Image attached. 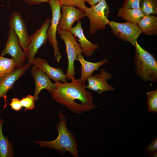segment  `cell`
Wrapping results in <instances>:
<instances>
[{
  "label": "cell",
  "mask_w": 157,
  "mask_h": 157,
  "mask_svg": "<svg viewBox=\"0 0 157 157\" xmlns=\"http://www.w3.org/2000/svg\"><path fill=\"white\" fill-rule=\"evenodd\" d=\"M70 83L56 81V88L48 91L56 102L65 106L71 112L83 114L89 112L98 106L94 105L92 93L86 90V86L74 76L71 77Z\"/></svg>",
  "instance_id": "6da1fadb"
},
{
  "label": "cell",
  "mask_w": 157,
  "mask_h": 157,
  "mask_svg": "<svg viewBox=\"0 0 157 157\" xmlns=\"http://www.w3.org/2000/svg\"><path fill=\"white\" fill-rule=\"evenodd\" d=\"M59 122L55 127L58 133L56 139L51 141L34 140L33 142L41 147L53 149L61 155L67 151L74 157H79L77 148L78 142L74 134L67 129L66 118L61 111H59Z\"/></svg>",
  "instance_id": "7a4b0ae2"
},
{
  "label": "cell",
  "mask_w": 157,
  "mask_h": 157,
  "mask_svg": "<svg viewBox=\"0 0 157 157\" xmlns=\"http://www.w3.org/2000/svg\"><path fill=\"white\" fill-rule=\"evenodd\" d=\"M134 61L137 75L145 82L157 81V61L147 50L135 42Z\"/></svg>",
  "instance_id": "3957f363"
},
{
  "label": "cell",
  "mask_w": 157,
  "mask_h": 157,
  "mask_svg": "<svg viewBox=\"0 0 157 157\" xmlns=\"http://www.w3.org/2000/svg\"><path fill=\"white\" fill-rule=\"evenodd\" d=\"M84 11L85 16L90 21V34H94L99 30L105 29L108 24L110 8L106 0H101L90 8L87 7Z\"/></svg>",
  "instance_id": "277c9868"
},
{
  "label": "cell",
  "mask_w": 157,
  "mask_h": 157,
  "mask_svg": "<svg viewBox=\"0 0 157 157\" xmlns=\"http://www.w3.org/2000/svg\"><path fill=\"white\" fill-rule=\"evenodd\" d=\"M57 32L60 35L66 46V50L68 60V66L66 75L67 80H70L74 76V62L78 56L82 53V49L72 33L68 30L57 29Z\"/></svg>",
  "instance_id": "5b68a950"
},
{
  "label": "cell",
  "mask_w": 157,
  "mask_h": 157,
  "mask_svg": "<svg viewBox=\"0 0 157 157\" xmlns=\"http://www.w3.org/2000/svg\"><path fill=\"white\" fill-rule=\"evenodd\" d=\"M108 25L114 35L120 40L129 42L134 46L138 37L142 33L137 24L129 22L120 23L110 21Z\"/></svg>",
  "instance_id": "8992f818"
},
{
  "label": "cell",
  "mask_w": 157,
  "mask_h": 157,
  "mask_svg": "<svg viewBox=\"0 0 157 157\" xmlns=\"http://www.w3.org/2000/svg\"><path fill=\"white\" fill-rule=\"evenodd\" d=\"M49 3L51 8L52 15L51 25L47 31V39L53 48L55 58L57 63H58L61 56L56 40V33L58 25L61 16L60 9L62 5L60 0H52Z\"/></svg>",
  "instance_id": "52a82bcc"
},
{
  "label": "cell",
  "mask_w": 157,
  "mask_h": 157,
  "mask_svg": "<svg viewBox=\"0 0 157 157\" xmlns=\"http://www.w3.org/2000/svg\"><path fill=\"white\" fill-rule=\"evenodd\" d=\"M50 23V19L47 18L41 27L30 36L28 46L25 52L28 59V61L32 63L39 49L47 42V31Z\"/></svg>",
  "instance_id": "ba28073f"
},
{
  "label": "cell",
  "mask_w": 157,
  "mask_h": 157,
  "mask_svg": "<svg viewBox=\"0 0 157 157\" xmlns=\"http://www.w3.org/2000/svg\"><path fill=\"white\" fill-rule=\"evenodd\" d=\"M21 49L17 37L13 30L10 28L6 44L1 56L10 55L15 64L16 67H21L24 65L26 58L25 52Z\"/></svg>",
  "instance_id": "9c48e42d"
},
{
  "label": "cell",
  "mask_w": 157,
  "mask_h": 157,
  "mask_svg": "<svg viewBox=\"0 0 157 157\" xmlns=\"http://www.w3.org/2000/svg\"><path fill=\"white\" fill-rule=\"evenodd\" d=\"M9 22L10 28L13 30L22 49L25 52L29 44L30 36L28 35L25 21L20 12L18 11L13 12L10 17Z\"/></svg>",
  "instance_id": "30bf717a"
},
{
  "label": "cell",
  "mask_w": 157,
  "mask_h": 157,
  "mask_svg": "<svg viewBox=\"0 0 157 157\" xmlns=\"http://www.w3.org/2000/svg\"><path fill=\"white\" fill-rule=\"evenodd\" d=\"M112 78L111 74L102 68L99 73H95L87 78L88 84L86 88L101 94L104 92L113 91L115 90L114 87L107 82L108 80Z\"/></svg>",
  "instance_id": "8fae6325"
},
{
  "label": "cell",
  "mask_w": 157,
  "mask_h": 157,
  "mask_svg": "<svg viewBox=\"0 0 157 157\" xmlns=\"http://www.w3.org/2000/svg\"><path fill=\"white\" fill-rule=\"evenodd\" d=\"M62 15L59 22L57 29L69 31L73 24L85 16L84 10L75 6H61Z\"/></svg>",
  "instance_id": "7c38bea8"
},
{
  "label": "cell",
  "mask_w": 157,
  "mask_h": 157,
  "mask_svg": "<svg viewBox=\"0 0 157 157\" xmlns=\"http://www.w3.org/2000/svg\"><path fill=\"white\" fill-rule=\"evenodd\" d=\"M32 64L28 61L21 67L15 69L11 73L0 78V98L6 99V94L14 83L28 70Z\"/></svg>",
  "instance_id": "4fadbf2b"
},
{
  "label": "cell",
  "mask_w": 157,
  "mask_h": 157,
  "mask_svg": "<svg viewBox=\"0 0 157 157\" xmlns=\"http://www.w3.org/2000/svg\"><path fill=\"white\" fill-rule=\"evenodd\" d=\"M31 73L35 82V88L33 96L36 101L39 100V94L42 89L51 91L53 90L56 86L54 83L51 81L49 78L46 74L34 65L31 68Z\"/></svg>",
  "instance_id": "5bb4252c"
},
{
  "label": "cell",
  "mask_w": 157,
  "mask_h": 157,
  "mask_svg": "<svg viewBox=\"0 0 157 157\" xmlns=\"http://www.w3.org/2000/svg\"><path fill=\"white\" fill-rule=\"evenodd\" d=\"M32 64L42 70L50 78L53 79L55 82L60 81L63 83L67 82L66 75L63 73V70L51 66L46 59L38 57L33 60Z\"/></svg>",
  "instance_id": "9a60e30c"
},
{
  "label": "cell",
  "mask_w": 157,
  "mask_h": 157,
  "mask_svg": "<svg viewBox=\"0 0 157 157\" xmlns=\"http://www.w3.org/2000/svg\"><path fill=\"white\" fill-rule=\"evenodd\" d=\"M69 31L77 38V40L82 49V53L83 55L89 56L93 55L96 50L99 47L97 44L93 43L89 41L85 36L81 25V22L77 21L76 25L72 27Z\"/></svg>",
  "instance_id": "2e32d148"
},
{
  "label": "cell",
  "mask_w": 157,
  "mask_h": 157,
  "mask_svg": "<svg viewBox=\"0 0 157 157\" xmlns=\"http://www.w3.org/2000/svg\"><path fill=\"white\" fill-rule=\"evenodd\" d=\"M81 65V73L80 80L83 83L86 82L88 78L91 76L93 72L98 70L101 66L108 63V60L104 58L101 61L96 63H93L85 60L83 55H79L76 59Z\"/></svg>",
  "instance_id": "e0dca14e"
},
{
  "label": "cell",
  "mask_w": 157,
  "mask_h": 157,
  "mask_svg": "<svg viewBox=\"0 0 157 157\" xmlns=\"http://www.w3.org/2000/svg\"><path fill=\"white\" fill-rule=\"evenodd\" d=\"M137 25L142 33L147 35L157 34V17L151 15H144Z\"/></svg>",
  "instance_id": "ac0fdd59"
},
{
  "label": "cell",
  "mask_w": 157,
  "mask_h": 157,
  "mask_svg": "<svg viewBox=\"0 0 157 157\" xmlns=\"http://www.w3.org/2000/svg\"><path fill=\"white\" fill-rule=\"evenodd\" d=\"M117 16L123 19L135 24H138L144 15L140 8L132 9L119 7Z\"/></svg>",
  "instance_id": "d6986e66"
},
{
  "label": "cell",
  "mask_w": 157,
  "mask_h": 157,
  "mask_svg": "<svg viewBox=\"0 0 157 157\" xmlns=\"http://www.w3.org/2000/svg\"><path fill=\"white\" fill-rule=\"evenodd\" d=\"M3 121L1 119L0 122V157H13L14 155L13 145L8 141L7 136L2 133Z\"/></svg>",
  "instance_id": "ffe728a7"
},
{
  "label": "cell",
  "mask_w": 157,
  "mask_h": 157,
  "mask_svg": "<svg viewBox=\"0 0 157 157\" xmlns=\"http://www.w3.org/2000/svg\"><path fill=\"white\" fill-rule=\"evenodd\" d=\"M16 67L12 58L9 59L0 56V78L11 73Z\"/></svg>",
  "instance_id": "44dd1931"
},
{
  "label": "cell",
  "mask_w": 157,
  "mask_h": 157,
  "mask_svg": "<svg viewBox=\"0 0 157 157\" xmlns=\"http://www.w3.org/2000/svg\"><path fill=\"white\" fill-rule=\"evenodd\" d=\"M140 9L144 15L157 14V0H142Z\"/></svg>",
  "instance_id": "7402d4cb"
},
{
  "label": "cell",
  "mask_w": 157,
  "mask_h": 157,
  "mask_svg": "<svg viewBox=\"0 0 157 157\" xmlns=\"http://www.w3.org/2000/svg\"><path fill=\"white\" fill-rule=\"evenodd\" d=\"M147 104L148 112H157V89L147 92Z\"/></svg>",
  "instance_id": "603a6c76"
},
{
  "label": "cell",
  "mask_w": 157,
  "mask_h": 157,
  "mask_svg": "<svg viewBox=\"0 0 157 157\" xmlns=\"http://www.w3.org/2000/svg\"><path fill=\"white\" fill-rule=\"evenodd\" d=\"M20 101L22 107L25 108V112L27 110H32L35 107L34 103L35 101L34 96L28 94L22 98Z\"/></svg>",
  "instance_id": "cb8c5ba5"
},
{
  "label": "cell",
  "mask_w": 157,
  "mask_h": 157,
  "mask_svg": "<svg viewBox=\"0 0 157 157\" xmlns=\"http://www.w3.org/2000/svg\"><path fill=\"white\" fill-rule=\"evenodd\" d=\"M62 5L72 6L84 10L87 8L85 3L86 0H60Z\"/></svg>",
  "instance_id": "d4e9b609"
},
{
  "label": "cell",
  "mask_w": 157,
  "mask_h": 157,
  "mask_svg": "<svg viewBox=\"0 0 157 157\" xmlns=\"http://www.w3.org/2000/svg\"><path fill=\"white\" fill-rule=\"evenodd\" d=\"M142 0H124L122 4V7L132 9L139 8Z\"/></svg>",
  "instance_id": "484cf974"
},
{
  "label": "cell",
  "mask_w": 157,
  "mask_h": 157,
  "mask_svg": "<svg viewBox=\"0 0 157 157\" xmlns=\"http://www.w3.org/2000/svg\"><path fill=\"white\" fill-rule=\"evenodd\" d=\"M11 108L16 111L20 110L22 108L20 100L17 98H14L11 100V102L8 104Z\"/></svg>",
  "instance_id": "4316f807"
},
{
  "label": "cell",
  "mask_w": 157,
  "mask_h": 157,
  "mask_svg": "<svg viewBox=\"0 0 157 157\" xmlns=\"http://www.w3.org/2000/svg\"><path fill=\"white\" fill-rule=\"evenodd\" d=\"M157 150V138H154L145 148V151L148 154Z\"/></svg>",
  "instance_id": "83f0119b"
},
{
  "label": "cell",
  "mask_w": 157,
  "mask_h": 157,
  "mask_svg": "<svg viewBox=\"0 0 157 157\" xmlns=\"http://www.w3.org/2000/svg\"><path fill=\"white\" fill-rule=\"evenodd\" d=\"M31 5L40 4L42 3H49L52 0H23Z\"/></svg>",
  "instance_id": "f1b7e54d"
},
{
  "label": "cell",
  "mask_w": 157,
  "mask_h": 157,
  "mask_svg": "<svg viewBox=\"0 0 157 157\" xmlns=\"http://www.w3.org/2000/svg\"><path fill=\"white\" fill-rule=\"evenodd\" d=\"M101 0H86L88 4L91 6L95 5L98 3Z\"/></svg>",
  "instance_id": "f546056e"
},
{
  "label": "cell",
  "mask_w": 157,
  "mask_h": 157,
  "mask_svg": "<svg viewBox=\"0 0 157 157\" xmlns=\"http://www.w3.org/2000/svg\"><path fill=\"white\" fill-rule=\"evenodd\" d=\"M150 157H157V151H154L150 154Z\"/></svg>",
  "instance_id": "4dcf8cb0"
},
{
  "label": "cell",
  "mask_w": 157,
  "mask_h": 157,
  "mask_svg": "<svg viewBox=\"0 0 157 157\" xmlns=\"http://www.w3.org/2000/svg\"><path fill=\"white\" fill-rule=\"evenodd\" d=\"M1 119V118H0V122Z\"/></svg>",
  "instance_id": "1f68e13d"
}]
</instances>
